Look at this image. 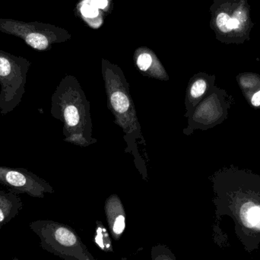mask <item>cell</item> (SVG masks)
I'll return each instance as SVG.
<instances>
[{"instance_id":"cell-1","label":"cell","mask_w":260,"mask_h":260,"mask_svg":"<svg viewBox=\"0 0 260 260\" xmlns=\"http://www.w3.org/2000/svg\"><path fill=\"white\" fill-rule=\"evenodd\" d=\"M217 189V217L229 215L235 221V233L246 251L260 244V177L235 168L221 174Z\"/></svg>"},{"instance_id":"cell-2","label":"cell","mask_w":260,"mask_h":260,"mask_svg":"<svg viewBox=\"0 0 260 260\" xmlns=\"http://www.w3.org/2000/svg\"><path fill=\"white\" fill-rule=\"evenodd\" d=\"M29 227L40 238L42 249L62 260H98L70 226L38 220L30 223Z\"/></svg>"},{"instance_id":"cell-3","label":"cell","mask_w":260,"mask_h":260,"mask_svg":"<svg viewBox=\"0 0 260 260\" xmlns=\"http://www.w3.org/2000/svg\"><path fill=\"white\" fill-rule=\"evenodd\" d=\"M31 62L0 50V114L6 115L19 105L25 92L26 79Z\"/></svg>"},{"instance_id":"cell-4","label":"cell","mask_w":260,"mask_h":260,"mask_svg":"<svg viewBox=\"0 0 260 260\" xmlns=\"http://www.w3.org/2000/svg\"><path fill=\"white\" fill-rule=\"evenodd\" d=\"M215 24L222 41L243 44L250 40L253 23L248 0H221Z\"/></svg>"},{"instance_id":"cell-5","label":"cell","mask_w":260,"mask_h":260,"mask_svg":"<svg viewBox=\"0 0 260 260\" xmlns=\"http://www.w3.org/2000/svg\"><path fill=\"white\" fill-rule=\"evenodd\" d=\"M0 31L21 38L27 46L38 51L50 49L55 40L51 27L39 22H25L11 18H0Z\"/></svg>"},{"instance_id":"cell-6","label":"cell","mask_w":260,"mask_h":260,"mask_svg":"<svg viewBox=\"0 0 260 260\" xmlns=\"http://www.w3.org/2000/svg\"><path fill=\"white\" fill-rule=\"evenodd\" d=\"M0 184L16 194H27L35 198H44L53 189L45 180L24 168L0 166Z\"/></svg>"},{"instance_id":"cell-7","label":"cell","mask_w":260,"mask_h":260,"mask_svg":"<svg viewBox=\"0 0 260 260\" xmlns=\"http://www.w3.org/2000/svg\"><path fill=\"white\" fill-rule=\"evenodd\" d=\"M105 214L113 239L116 241H120L126 230V213L118 197L113 196L107 200Z\"/></svg>"},{"instance_id":"cell-8","label":"cell","mask_w":260,"mask_h":260,"mask_svg":"<svg viewBox=\"0 0 260 260\" xmlns=\"http://www.w3.org/2000/svg\"><path fill=\"white\" fill-rule=\"evenodd\" d=\"M22 208L23 203L18 194L0 191V229L15 218Z\"/></svg>"},{"instance_id":"cell-9","label":"cell","mask_w":260,"mask_h":260,"mask_svg":"<svg viewBox=\"0 0 260 260\" xmlns=\"http://www.w3.org/2000/svg\"><path fill=\"white\" fill-rule=\"evenodd\" d=\"M240 87L247 99L250 101L253 93L260 89V76L254 73H243L237 77Z\"/></svg>"},{"instance_id":"cell-10","label":"cell","mask_w":260,"mask_h":260,"mask_svg":"<svg viewBox=\"0 0 260 260\" xmlns=\"http://www.w3.org/2000/svg\"><path fill=\"white\" fill-rule=\"evenodd\" d=\"M93 241L102 251L114 253L111 235L102 221H96L95 234Z\"/></svg>"},{"instance_id":"cell-11","label":"cell","mask_w":260,"mask_h":260,"mask_svg":"<svg viewBox=\"0 0 260 260\" xmlns=\"http://www.w3.org/2000/svg\"><path fill=\"white\" fill-rule=\"evenodd\" d=\"M111 104L114 111L120 114H124L129 109V100L122 91H116L111 95Z\"/></svg>"},{"instance_id":"cell-12","label":"cell","mask_w":260,"mask_h":260,"mask_svg":"<svg viewBox=\"0 0 260 260\" xmlns=\"http://www.w3.org/2000/svg\"><path fill=\"white\" fill-rule=\"evenodd\" d=\"M209 86H210V84L208 79H203V78L197 79L192 83L190 90H189L191 98L195 101L200 100L203 96L206 94Z\"/></svg>"},{"instance_id":"cell-13","label":"cell","mask_w":260,"mask_h":260,"mask_svg":"<svg viewBox=\"0 0 260 260\" xmlns=\"http://www.w3.org/2000/svg\"><path fill=\"white\" fill-rule=\"evenodd\" d=\"M151 260H177L171 249L164 244H157L151 250Z\"/></svg>"},{"instance_id":"cell-14","label":"cell","mask_w":260,"mask_h":260,"mask_svg":"<svg viewBox=\"0 0 260 260\" xmlns=\"http://www.w3.org/2000/svg\"><path fill=\"white\" fill-rule=\"evenodd\" d=\"M152 63V58L148 53H142L140 54L137 59V66L142 71H146Z\"/></svg>"},{"instance_id":"cell-15","label":"cell","mask_w":260,"mask_h":260,"mask_svg":"<svg viewBox=\"0 0 260 260\" xmlns=\"http://www.w3.org/2000/svg\"><path fill=\"white\" fill-rule=\"evenodd\" d=\"M82 13L87 18H94L99 15V10L95 6L86 5L82 8Z\"/></svg>"},{"instance_id":"cell-16","label":"cell","mask_w":260,"mask_h":260,"mask_svg":"<svg viewBox=\"0 0 260 260\" xmlns=\"http://www.w3.org/2000/svg\"><path fill=\"white\" fill-rule=\"evenodd\" d=\"M248 102L253 108H260V89L253 93V95L251 96Z\"/></svg>"},{"instance_id":"cell-17","label":"cell","mask_w":260,"mask_h":260,"mask_svg":"<svg viewBox=\"0 0 260 260\" xmlns=\"http://www.w3.org/2000/svg\"><path fill=\"white\" fill-rule=\"evenodd\" d=\"M92 3L97 9H105L108 6V0H93Z\"/></svg>"},{"instance_id":"cell-18","label":"cell","mask_w":260,"mask_h":260,"mask_svg":"<svg viewBox=\"0 0 260 260\" xmlns=\"http://www.w3.org/2000/svg\"><path fill=\"white\" fill-rule=\"evenodd\" d=\"M12 260H21V259H18V258H14V259H12Z\"/></svg>"},{"instance_id":"cell-19","label":"cell","mask_w":260,"mask_h":260,"mask_svg":"<svg viewBox=\"0 0 260 260\" xmlns=\"http://www.w3.org/2000/svg\"><path fill=\"white\" fill-rule=\"evenodd\" d=\"M123 259L126 260V259Z\"/></svg>"}]
</instances>
